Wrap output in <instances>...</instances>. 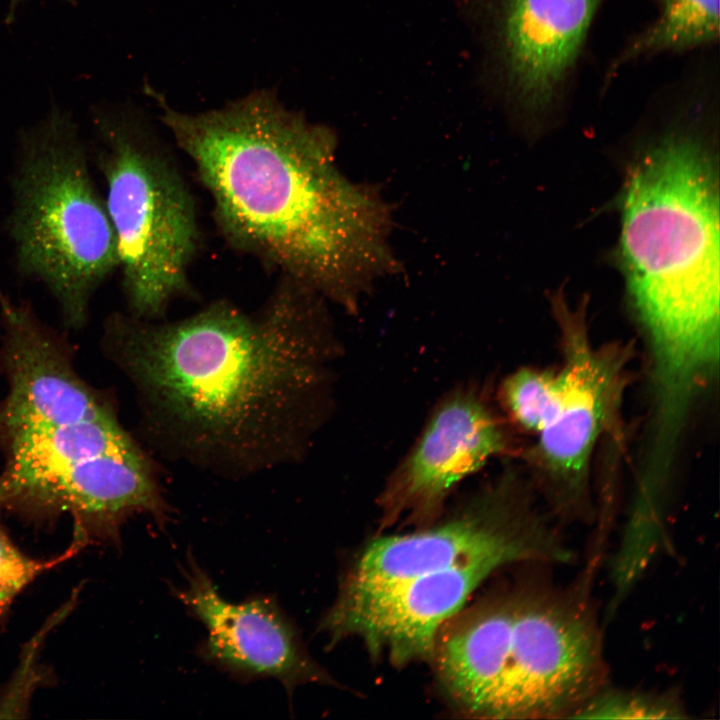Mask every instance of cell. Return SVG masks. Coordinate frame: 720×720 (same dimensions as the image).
<instances>
[{
	"mask_svg": "<svg viewBox=\"0 0 720 720\" xmlns=\"http://www.w3.org/2000/svg\"><path fill=\"white\" fill-rule=\"evenodd\" d=\"M325 302L285 278L256 313L221 300L171 322L107 318L104 352L134 387L151 449L232 479L301 461L341 352Z\"/></svg>",
	"mask_w": 720,
	"mask_h": 720,
	"instance_id": "cell-1",
	"label": "cell"
},
{
	"mask_svg": "<svg viewBox=\"0 0 720 720\" xmlns=\"http://www.w3.org/2000/svg\"><path fill=\"white\" fill-rule=\"evenodd\" d=\"M144 88L234 245L351 315L378 280L400 271L390 204L340 171L333 133L287 109L276 89L189 114Z\"/></svg>",
	"mask_w": 720,
	"mask_h": 720,
	"instance_id": "cell-2",
	"label": "cell"
},
{
	"mask_svg": "<svg viewBox=\"0 0 720 720\" xmlns=\"http://www.w3.org/2000/svg\"><path fill=\"white\" fill-rule=\"evenodd\" d=\"M711 154L671 134L633 164L620 258L649 358L651 404L690 410L719 363V200Z\"/></svg>",
	"mask_w": 720,
	"mask_h": 720,
	"instance_id": "cell-3",
	"label": "cell"
},
{
	"mask_svg": "<svg viewBox=\"0 0 720 720\" xmlns=\"http://www.w3.org/2000/svg\"><path fill=\"white\" fill-rule=\"evenodd\" d=\"M572 557L522 480L504 471L439 525L371 542L322 628L334 637L357 636L394 663L431 657L440 628L494 572Z\"/></svg>",
	"mask_w": 720,
	"mask_h": 720,
	"instance_id": "cell-4",
	"label": "cell"
},
{
	"mask_svg": "<svg viewBox=\"0 0 720 720\" xmlns=\"http://www.w3.org/2000/svg\"><path fill=\"white\" fill-rule=\"evenodd\" d=\"M586 586L517 584L450 618L431 658L456 705L489 719L573 718L608 674Z\"/></svg>",
	"mask_w": 720,
	"mask_h": 720,
	"instance_id": "cell-5",
	"label": "cell"
},
{
	"mask_svg": "<svg viewBox=\"0 0 720 720\" xmlns=\"http://www.w3.org/2000/svg\"><path fill=\"white\" fill-rule=\"evenodd\" d=\"M0 402V515L96 526L127 498L143 449L76 369L49 365L9 381Z\"/></svg>",
	"mask_w": 720,
	"mask_h": 720,
	"instance_id": "cell-6",
	"label": "cell"
},
{
	"mask_svg": "<svg viewBox=\"0 0 720 720\" xmlns=\"http://www.w3.org/2000/svg\"><path fill=\"white\" fill-rule=\"evenodd\" d=\"M8 231L20 274L41 282L80 328L96 289L118 267L116 238L72 114L52 103L19 134Z\"/></svg>",
	"mask_w": 720,
	"mask_h": 720,
	"instance_id": "cell-7",
	"label": "cell"
},
{
	"mask_svg": "<svg viewBox=\"0 0 720 720\" xmlns=\"http://www.w3.org/2000/svg\"><path fill=\"white\" fill-rule=\"evenodd\" d=\"M90 114L129 314L158 320L188 290L199 240L194 201L133 104H97Z\"/></svg>",
	"mask_w": 720,
	"mask_h": 720,
	"instance_id": "cell-8",
	"label": "cell"
},
{
	"mask_svg": "<svg viewBox=\"0 0 720 720\" xmlns=\"http://www.w3.org/2000/svg\"><path fill=\"white\" fill-rule=\"evenodd\" d=\"M560 330L562 364L549 418L536 434L528 460L542 478L553 512L561 518H593L589 466L601 436L616 423L631 351L628 345L595 346L588 334L584 304L571 308L552 297Z\"/></svg>",
	"mask_w": 720,
	"mask_h": 720,
	"instance_id": "cell-9",
	"label": "cell"
},
{
	"mask_svg": "<svg viewBox=\"0 0 720 720\" xmlns=\"http://www.w3.org/2000/svg\"><path fill=\"white\" fill-rule=\"evenodd\" d=\"M509 449L486 387L472 381L455 386L435 404L388 477L380 496L384 520L431 519L462 480Z\"/></svg>",
	"mask_w": 720,
	"mask_h": 720,
	"instance_id": "cell-10",
	"label": "cell"
},
{
	"mask_svg": "<svg viewBox=\"0 0 720 720\" xmlns=\"http://www.w3.org/2000/svg\"><path fill=\"white\" fill-rule=\"evenodd\" d=\"M181 571L185 585H170L171 592L206 628L197 648L206 663L239 681L277 679L289 694L307 682L329 681L275 599L256 595L228 602L190 552Z\"/></svg>",
	"mask_w": 720,
	"mask_h": 720,
	"instance_id": "cell-11",
	"label": "cell"
},
{
	"mask_svg": "<svg viewBox=\"0 0 720 720\" xmlns=\"http://www.w3.org/2000/svg\"><path fill=\"white\" fill-rule=\"evenodd\" d=\"M601 0H503L499 43L520 105L545 109L574 66Z\"/></svg>",
	"mask_w": 720,
	"mask_h": 720,
	"instance_id": "cell-12",
	"label": "cell"
},
{
	"mask_svg": "<svg viewBox=\"0 0 720 720\" xmlns=\"http://www.w3.org/2000/svg\"><path fill=\"white\" fill-rule=\"evenodd\" d=\"M719 37V0H663L659 18L626 46L613 72L627 61L661 51H684Z\"/></svg>",
	"mask_w": 720,
	"mask_h": 720,
	"instance_id": "cell-13",
	"label": "cell"
},
{
	"mask_svg": "<svg viewBox=\"0 0 720 720\" xmlns=\"http://www.w3.org/2000/svg\"><path fill=\"white\" fill-rule=\"evenodd\" d=\"M557 389V370L522 367L503 380L499 398L514 424L538 434L549 418Z\"/></svg>",
	"mask_w": 720,
	"mask_h": 720,
	"instance_id": "cell-14",
	"label": "cell"
},
{
	"mask_svg": "<svg viewBox=\"0 0 720 720\" xmlns=\"http://www.w3.org/2000/svg\"><path fill=\"white\" fill-rule=\"evenodd\" d=\"M687 709L672 690L642 691L610 688L591 696L573 718L686 719Z\"/></svg>",
	"mask_w": 720,
	"mask_h": 720,
	"instance_id": "cell-15",
	"label": "cell"
},
{
	"mask_svg": "<svg viewBox=\"0 0 720 720\" xmlns=\"http://www.w3.org/2000/svg\"><path fill=\"white\" fill-rule=\"evenodd\" d=\"M85 546L82 540L72 537L63 553L48 559H36L21 551L0 526V621L6 620L11 604L32 581L75 556Z\"/></svg>",
	"mask_w": 720,
	"mask_h": 720,
	"instance_id": "cell-16",
	"label": "cell"
}]
</instances>
